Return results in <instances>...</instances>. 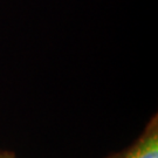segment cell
<instances>
[{
    "mask_svg": "<svg viewBox=\"0 0 158 158\" xmlns=\"http://www.w3.org/2000/svg\"><path fill=\"white\" fill-rule=\"evenodd\" d=\"M0 158H17L15 153L10 151V150H5L0 148Z\"/></svg>",
    "mask_w": 158,
    "mask_h": 158,
    "instance_id": "2",
    "label": "cell"
},
{
    "mask_svg": "<svg viewBox=\"0 0 158 158\" xmlns=\"http://www.w3.org/2000/svg\"><path fill=\"white\" fill-rule=\"evenodd\" d=\"M104 158H158V116L155 114L130 145Z\"/></svg>",
    "mask_w": 158,
    "mask_h": 158,
    "instance_id": "1",
    "label": "cell"
}]
</instances>
